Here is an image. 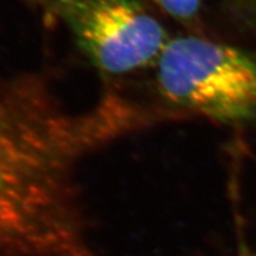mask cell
Here are the masks:
<instances>
[{
	"label": "cell",
	"instance_id": "1",
	"mask_svg": "<svg viewBox=\"0 0 256 256\" xmlns=\"http://www.w3.org/2000/svg\"><path fill=\"white\" fill-rule=\"evenodd\" d=\"M70 110L38 76L0 81V256H46L74 182Z\"/></svg>",
	"mask_w": 256,
	"mask_h": 256
},
{
	"label": "cell",
	"instance_id": "2",
	"mask_svg": "<svg viewBox=\"0 0 256 256\" xmlns=\"http://www.w3.org/2000/svg\"><path fill=\"white\" fill-rule=\"evenodd\" d=\"M156 84L171 104L226 124L256 121V54L184 36L168 40L156 62Z\"/></svg>",
	"mask_w": 256,
	"mask_h": 256
},
{
	"label": "cell",
	"instance_id": "3",
	"mask_svg": "<svg viewBox=\"0 0 256 256\" xmlns=\"http://www.w3.org/2000/svg\"><path fill=\"white\" fill-rule=\"evenodd\" d=\"M78 46L98 70L122 75L158 62L168 38L139 0H51Z\"/></svg>",
	"mask_w": 256,
	"mask_h": 256
},
{
	"label": "cell",
	"instance_id": "4",
	"mask_svg": "<svg viewBox=\"0 0 256 256\" xmlns=\"http://www.w3.org/2000/svg\"><path fill=\"white\" fill-rule=\"evenodd\" d=\"M177 20L188 22L196 18L203 0H150Z\"/></svg>",
	"mask_w": 256,
	"mask_h": 256
},
{
	"label": "cell",
	"instance_id": "5",
	"mask_svg": "<svg viewBox=\"0 0 256 256\" xmlns=\"http://www.w3.org/2000/svg\"><path fill=\"white\" fill-rule=\"evenodd\" d=\"M247 2H254V4H256V0H247Z\"/></svg>",
	"mask_w": 256,
	"mask_h": 256
}]
</instances>
